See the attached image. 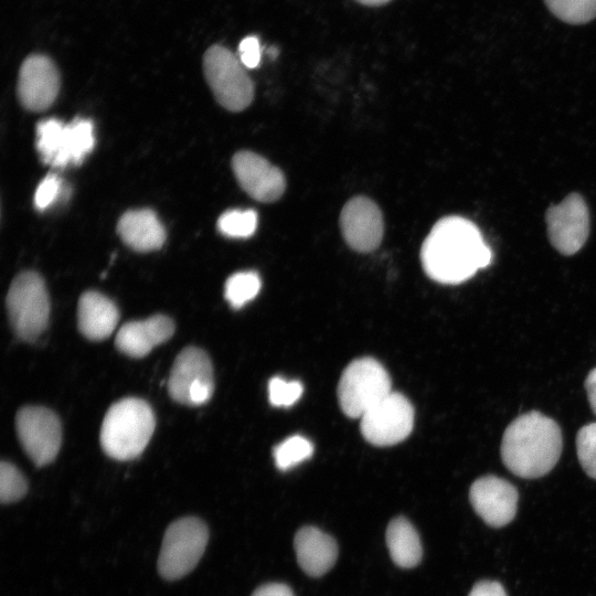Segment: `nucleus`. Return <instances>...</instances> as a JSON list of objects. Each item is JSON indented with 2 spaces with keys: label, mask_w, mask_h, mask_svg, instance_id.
Segmentation results:
<instances>
[{
  "label": "nucleus",
  "mask_w": 596,
  "mask_h": 596,
  "mask_svg": "<svg viewBox=\"0 0 596 596\" xmlns=\"http://www.w3.org/2000/svg\"><path fill=\"white\" fill-rule=\"evenodd\" d=\"M365 6H382L391 0H355Z\"/></svg>",
  "instance_id": "f704fd0d"
},
{
  "label": "nucleus",
  "mask_w": 596,
  "mask_h": 596,
  "mask_svg": "<svg viewBox=\"0 0 596 596\" xmlns=\"http://www.w3.org/2000/svg\"><path fill=\"white\" fill-rule=\"evenodd\" d=\"M95 146L94 125L87 118L76 117L65 124L61 134L53 168L81 164Z\"/></svg>",
  "instance_id": "aec40b11"
},
{
  "label": "nucleus",
  "mask_w": 596,
  "mask_h": 596,
  "mask_svg": "<svg viewBox=\"0 0 596 596\" xmlns=\"http://www.w3.org/2000/svg\"><path fill=\"white\" fill-rule=\"evenodd\" d=\"M549 10L560 20L583 24L596 17V0H544Z\"/></svg>",
  "instance_id": "5701e85b"
},
{
  "label": "nucleus",
  "mask_w": 596,
  "mask_h": 596,
  "mask_svg": "<svg viewBox=\"0 0 596 596\" xmlns=\"http://www.w3.org/2000/svg\"><path fill=\"white\" fill-rule=\"evenodd\" d=\"M65 123L57 118H47L36 126V150L43 163L53 167L61 134Z\"/></svg>",
  "instance_id": "a878e982"
},
{
  "label": "nucleus",
  "mask_w": 596,
  "mask_h": 596,
  "mask_svg": "<svg viewBox=\"0 0 596 596\" xmlns=\"http://www.w3.org/2000/svg\"><path fill=\"white\" fill-rule=\"evenodd\" d=\"M313 446L300 435L290 436L274 449V459L280 470H287L311 457Z\"/></svg>",
  "instance_id": "393cba45"
},
{
  "label": "nucleus",
  "mask_w": 596,
  "mask_h": 596,
  "mask_svg": "<svg viewBox=\"0 0 596 596\" xmlns=\"http://www.w3.org/2000/svg\"><path fill=\"white\" fill-rule=\"evenodd\" d=\"M60 91V74L45 55L33 54L24 60L18 79V96L24 108L41 111L49 108Z\"/></svg>",
  "instance_id": "2eb2a0df"
},
{
  "label": "nucleus",
  "mask_w": 596,
  "mask_h": 596,
  "mask_svg": "<svg viewBox=\"0 0 596 596\" xmlns=\"http://www.w3.org/2000/svg\"><path fill=\"white\" fill-rule=\"evenodd\" d=\"M469 500L475 512L488 525L501 528L514 519L519 493L508 480L487 475L473 481Z\"/></svg>",
  "instance_id": "f8f14e48"
},
{
  "label": "nucleus",
  "mask_w": 596,
  "mask_h": 596,
  "mask_svg": "<svg viewBox=\"0 0 596 596\" xmlns=\"http://www.w3.org/2000/svg\"><path fill=\"white\" fill-rule=\"evenodd\" d=\"M238 58L246 68H255L260 62V45L256 36L244 38L238 45Z\"/></svg>",
  "instance_id": "7c9ffc66"
},
{
  "label": "nucleus",
  "mask_w": 596,
  "mask_h": 596,
  "mask_svg": "<svg viewBox=\"0 0 596 596\" xmlns=\"http://www.w3.org/2000/svg\"><path fill=\"white\" fill-rule=\"evenodd\" d=\"M117 232L123 242L138 252L160 248L166 241V230L151 210H131L121 215Z\"/></svg>",
  "instance_id": "6ab92c4d"
},
{
  "label": "nucleus",
  "mask_w": 596,
  "mask_h": 596,
  "mask_svg": "<svg viewBox=\"0 0 596 596\" xmlns=\"http://www.w3.org/2000/svg\"><path fill=\"white\" fill-rule=\"evenodd\" d=\"M156 427L150 405L136 397L123 398L107 411L102 428L100 445L107 456L116 460H130L148 445Z\"/></svg>",
  "instance_id": "7ed1b4c3"
},
{
  "label": "nucleus",
  "mask_w": 596,
  "mask_h": 596,
  "mask_svg": "<svg viewBox=\"0 0 596 596\" xmlns=\"http://www.w3.org/2000/svg\"><path fill=\"white\" fill-rule=\"evenodd\" d=\"M213 391V368L209 355L195 347L183 349L175 358L168 380L171 398L198 406L206 403Z\"/></svg>",
  "instance_id": "6e6552de"
},
{
  "label": "nucleus",
  "mask_w": 596,
  "mask_h": 596,
  "mask_svg": "<svg viewBox=\"0 0 596 596\" xmlns=\"http://www.w3.org/2000/svg\"><path fill=\"white\" fill-rule=\"evenodd\" d=\"M119 320V310L105 295L89 290L84 292L77 306V326L81 333L93 341L108 338Z\"/></svg>",
  "instance_id": "a211bd4d"
},
{
  "label": "nucleus",
  "mask_w": 596,
  "mask_h": 596,
  "mask_svg": "<svg viewBox=\"0 0 596 596\" xmlns=\"http://www.w3.org/2000/svg\"><path fill=\"white\" fill-rule=\"evenodd\" d=\"M340 227L347 244L363 253L377 248L384 233L379 206L365 196H356L345 203L340 214Z\"/></svg>",
  "instance_id": "4468645a"
},
{
  "label": "nucleus",
  "mask_w": 596,
  "mask_h": 596,
  "mask_svg": "<svg viewBox=\"0 0 596 596\" xmlns=\"http://www.w3.org/2000/svg\"><path fill=\"white\" fill-rule=\"evenodd\" d=\"M576 451L584 471L596 480V423L587 424L578 430Z\"/></svg>",
  "instance_id": "cd10ccee"
},
{
  "label": "nucleus",
  "mask_w": 596,
  "mask_h": 596,
  "mask_svg": "<svg viewBox=\"0 0 596 596\" xmlns=\"http://www.w3.org/2000/svg\"><path fill=\"white\" fill-rule=\"evenodd\" d=\"M6 306L10 324L21 340H36L47 328L51 304L44 280L38 273L23 272L13 279Z\"/></svg>",
  "instance_id": "20e7f679"
},
{
  "label": "nucleus",
  "mask_w": 596,
  "mask_h": 596,
  "mask_svg": "<svg viewBox=\"0 0 596 596\" xmlns=\"http://www.w3.org/2000/svg\"><path fill=\"white\" fill-rule=\"evenodd\" d=\"M468 596H508L503 586L497 581H480L473 585Z\"/></svg>",
  "instance_id": "2f4dec72"
},
{
  "label": "nucleus",
  "mask_w": 596,
  "mask_h": 596,
  "mask_svg": "<svg viewBox=\"0 0 596 596\" xmlns=\"http://www.w3.org/2000/svg\"><path fill=\"white\" fill-rule=\"evenodd\" d=\"M386 545L393 562L402 568L416 566L423 555L419 535L403 517L393 519L386 528Z\"/></svg>",
  "instance_id": "412c9836"
},
{
  "label": "nucleus",
  "mask_w": 596,
  "mask_h": 596,
  "mask_svg": "<svg viewBox=\"0 0 596 596\" xmlns=\"http://www.w3.org/2000/svg\"><path fill=\"white\" fill-rule=\"evenodd\" d=\"M63 184L56 174H47L38 185L34 193V205L44 211L51 206L63 192Z\"/></svg>",
  "instance_id": "c756f323"
},
{
  "label": "nucleus",
  "mask_w": 596,
  "mask_h": 596,
  "mask_svg": "<svg viewBox=\"0 0 596 596\" xmlns=\"http://www.w3.org/2000/svg\"><path fill=\"white\" fill-rule=\"evenodd\" d=\"M391 387L390 375L380 362L372 358L356 359L340 377L339 405L347 416L361 418L392 392Z\"/></svg>",
  "instance_id": "39448f33"
},
{
  "label": "nucleus",
  "mask_w": 596,
  "mask_h": 596,
  "mask_svg": "<svg viewBox=\"0 0 596 596\" xmlns=\"http://www.w3.org/2000/svg\"><path fill=\"white\" fill-rule=\"evenodd\" d=\"M551 244L561 254L577 253L589 234V212L578 193L568 194L561 203L551 205L545 215Z\"/></svg>",
  "instance_id": "9b49d317"
},
{
  "label": "nucleus",
  "mask_w": 596,
  "mask_h": 596,
  "mask_svg": "<svg viewBox=\"0 0 596 596\" xmlns=\"http://www.w3.org/2000/svg\"><path fill=\"white\" fill-rule=\"evenodd\" d=\"M18 438L29 458L39 467L52 462L62 443L57 415L43 406H24L15 416Z\"/></svg>",
  "instance_id": "1a4fd4ad"
},
{
  "label": "nucleus",
  "mask_w": 596,
  "mask_h": 596,
  "mask_svg": "<svg viewBox=\"0 0 596 596\" xmlns=\"http://www.w3.org/2000/svg\"><path fill=\"white\" fill-rule=\"evenodd\" d=\"M302 385L299 381H287L283 377H273L268 383V397L273 406L289 407L302 395Z\"/></svg>",
  "instance_id": "c85d7f7f"
},
{
  "label": "nucleus",
  "mask_w": 596,
  "mask_h": 596,
  "mask_svg": "<svg viewBox=\"0 0 596 596\" xmlns=\"http://www.w3.org/2000/svg\"><path fill=\"white\" fill-rule=\"evenodd\" d=\"M262 281L257 273L238 272L227 278L224 297L233 308L240 309L257 296Z\"/></svg>",
  "instance_id": "4be33fe9"
},
{
  "label": "nucleus",
  "mask_w": 596,
  "mask_h": 596,
  "mask_svg": "<svg viewBox=\"0 0 596 596\" xmlns=\"http://www.w3.org/2000/svg\"><path fill=\"white\" fill-rule=\"evenodd\" d=\"M361 433L375 446H392L403 441L414 426V409L402 394L391 392L361 418Z\"/></svg>",
  "instance_id": "9d476101"
},
{
  "label": "nucleus",
  "mask_w": 596,
  "mask_h": 596,
  "mask_svg": "<svg viewBox=\"0 0 596 596\" xmlns=\"http://www.w3.org/2000/svg\"><path fill=\"white\" fill-rule=\"evenodd\" d=\"M294 547L299 566L312 577L327 573L338 557L337 542L315 526L299 529L294 539Z\"/></svg>",
  "instance_id": "f3484780"
},
{
  "label": "nucleus",
  "mask_w": 596,
  "mask_h": 596,
  "mask_svg": "<svg viewBox=\"0 0 596 596\" xmlns=\"http://www.w3.org/2000/svg\"><path fill=\"white\" fill-rule=\"evenodd\" d=\"M217 228L231 238L251 237L257 228V213L254 210H228L219 217Z\"/></svg>",
  "instance_id": "b1692460"
},
{
  "label": "nucleus",
  "mask_w": 596,
  "mask_h": 596,
  "mask_svg": "<svg viewBox=\"0 0 596 596\" xmlns=\"http://www.w3.org/2000/svg\"><path fill=\"white\" fill-rule=\"evenodd\" d=\"M252 596H294V593L286 584L268 583L258 587Z\"/></svg>",
  "instance_id": "473e14b6"
},
{
  "label": "nucleus",
  "mask_w": 596,
  "mask_h": 596,
  "mask_svg": "<svg viewBox=\"0 0 596 596\" xmlns=\"http://www.w3.org/2000/svg\"><path fill=\"white\" fill-rule=\"evenodd\" d=\"M232 169L241 188L256 201L275 202L285 192L284 173L255 152H236L232 159Z\"/></svg>",
  "instance_id": "ddd939ff"
},
{
  "label": "nucleus",
  "mask_w": 596,
  "mask_h": 596,
  "mask_svg": "<svg viewBox=\"0 0 596 596\" xmlns=\"http://www.w3.org/2000/svg\"><path fill=\"white\" fill-rule=\"evenodd\" d=\"M245 66L228 49L215 44L204 54L203 70L206 82L221 106L241 111L254 98V84Z\"/></svg>",
  "instance_id": "423d86ee"
},
{
  "label": "nucleus",
  "mask_w": 596,
  "mask_h": 596,
  "mask_svg": "<svg viewBox=\"0 0 596 596\" xmlns=\"http://www.w3.org/2000/svg\"><path fill=\"white\" fill-rule=\"evenodd\" d=\"M209 540L205 523L187 517L166 530L158 558V570L166 579H179L190 573L202 557Z\"/></svg>",
  "instance_id": "0eeeda50"
},
{
  "label": "nucleus",
  "mask_w": 596,
  "mask_h": 596,
  "mask_svg": "<svg viewBox=\"0 0 596 596\" xmlns=\"http://www.w3.org/2000/svg\"><path fill=\"white\" fill-rule=\"evenodd\" d=\"M174 332L173 321L164 315L128 321L116 334L117 349L131 358L147 355L156 345L169 340Z\"/></svg>",
  "instance_id": "dca6fc26"
},
{
  "label": "nucleus",
  "mask_w": 596,
  "mask_h": 596,
  "mask_svg": "<svg viewBox=\"0 0 596 596\" xmlns=\"http://www.w3.org/2000/svg\"><path fill=\"white\" fill-rule=\"evenodd\" d=\"M585 389L593 412L596 415V368H594L585 380Z\"/></svg>",
  "instance_id": "72a5a7b5"
},
{
  "label": "nucleus",
  "mask_w": 596,
  "mask_h": 596,
  "mask_svg": "<svg viewBox=\"0 0 596 596\" xmlns=\"http://www.w3.org/2000/svg\"><path fill=\"white\" fill-rule=\"evenodd\" d=\"M492 258L475 223L457 215L440 219L423 242L421 260L426 275L444 285L470 279Z\"/></svg>",
  "instance_id": "f257e3e1"
},
{
  "label": "nucleus",
  "mask_w": 596,
  "mask_h": 596,
  "mask_svg": "<svg viewBox=\"0 0 596 596\" xmlns=\"http://www.w3.org/2000/svg\"><path fill=\"white\" fill-rule=\"evenodd\" d=\"M563 438L560 426L540 412L520 415L505 428L501 458L515 476L535 479L549 473L560 459Z\"/></svg>",
  "instance_id": "f03ea898"
},
{
  "label": "nucleus",
  "mask_w": 596,
  "mask_h": 596,
  "mask_svg": "<svg viewBox=\"0 0 596 596\" xmlns=\"http://www.w3.org/2000/svg\"><path fill=\"white\" fill-rule=\"evenodd\" d=\"M28 489V483L21 471L11 462L0 465V499L2 503L20 500Z\"/></svg>",
  "instance_id": "bb28decb"
}]
</instances>
